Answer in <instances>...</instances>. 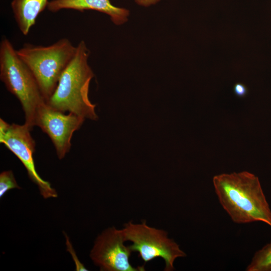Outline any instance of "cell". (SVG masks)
Segmentation results:
<instances>
[{
    "instance_id": "obj_6",
    "label": "cell",
    "mask_w": 271,
    "mask_h": 271,
    "mask_svg": "<svg viewBox=\"0 0 271 271\" xmlns=\"http://www.w3.org/2000/svg\"><path fill=\"white\" fill-rule=\"evenodd\" d=\"M31 129L26 123L10 124L1 118L0 142L22 162L29 178L38 186L43 198H56L58 195L55 189L49 182L43 180L36 171L33 158L35 142L31 136Z\"/></svg>"
},
{
    "instance_id": "obj_8",
    "label": "cell",
    "mask_w": 271,
    "mask_h": 271,
    "mask_svg": "<svg viewBox=\"0 0 271 271\" xmlns=\"http://www.w3.org/2000/svg\"><path fill=\"white\" fill-rule=\"evenodd\" d=\"M84 120V118L72 112L65 114L46 102L37 112L35 125L49 137L58 158L61 160L69 152L73 134L80 128Z\"/></svg>"
},
{
    "instance_id": "obj_5",
    "label": "cell",
    "mask_w": 271,
    "mask_h": 271,
    "mask_svg": "<svg viewBox=\"0 0 271 271\" xmlns=\"http://www.w3.org/2000/svg\"><path fill=\"white\" fill-rule=\"evenodd\" d=\"M125 241L132 252H137L145 263L160 257L165 261V271H172L174 263L179 257L187 256L180 245L168 236V233L161 229L148 225L146 220L140 223L132 221L124 224L122 229Z\"/></svg>"
},
{
    "instance_id": "obj_7",
    "label": "cell",
    "mask_w": 271,
    "mask_h": 271,
    "mask_svg": "<svg viewBox=\"0 0 271 271\" xmlns=\"http://www.w3.org/2000/svg\"><path fill=\"white\" fill-rule=\"evenodd\" d=\"M125 241L122 229H105L96 238L90 257L102 271L145 270L144 265L134 267L130 263L132 252Z\"/></svg>"
},
{
    "instance_id": "obj_1",
    "label": "cell",
    "mask_w": 271,
    "mask_h": 271,
    "mask_svg": "<svg viewBox=\"0 0 271 271\" xmlns=\"http://www.w3.org/2000/svg\"><path fill=\"white\" fill-rule=\"evenodd\" d=\"M219 202L233 222L260 221L271 227V210L257 177L247 171L223 173L213 178Z\"/></svg>"
},
{
    "instance_id": "obj_15",
    "label": "cell",
    "mask_w": 271,
    "mask_h": 271,
    "mask_svg": "<svg viewBox=\"0 0 271 271\" xmlns=\"http://www.w3.org/2000/svg\"><path fill=\"white\" fill-rule=\"evenodd\" d=\"M160 0H135L136 2L141 6L145 7L156 4Z\"/></svg>"
},
{
    "instance_id": "obj_10",
    "label": "cell",
    "mask_w": 271,
    "mask_h": 271,
    "mask_svg": "<svg viewBox=\"0 0 271 271\" xmlns=\"http://www.w3.org/2000/svg\"><path fill=\"white\" fill-rule=\"evenodd\" d=\"M48 0H13L11 7L17 25L27 35L39 15L47 7Z\"/></svg>"
},
{
    "instance_id": "obj_14",
    "label": "cell",
    "mask_w": 271,
    "mask_h": 271,
    "mask_svg": "<svg viewBox=\"0 0 271 271\" xmlns=\"http://www.w3.org/2000/svg\"><path fill=\"white\" fill-rule=\"evenodd\" d=\"M233 89L235 94L239 97H244L248 92V90L246 86L241 83H236Z\"/></svg>"
},
{
    "instance_id": "obj_13",
    "label": "cell",
    "mask_w": 271,
    "mask_h": 271,
    "mask_svg": "<svg viewBox=\"0 0 271 271\" xmlns=\"http://www.w3.org/2000/svg\"><path fill=\"white\" fill-rule=\"evenodd\" d=\"M66 238V245L67 250L71 254L72 259L75 264L76 270H88L85 266L79 260L76 252L72 246L71 242L69 241V238L66 233H64Z\"/></svg>"
},
{
    "instance_id": "obj_4",
    "label": "cell",
    "mask_w": 271,
    "mask_h": 271,
    "mask_svg": "<svg viewBox=\"0 0 271 271\" xmlns=\"http://www.w3.org/2000/svg\"><path fill=\"white\" fill-rule=\"evenodd\" d=\"M76 50L69 40L62 38L47 46L25 44L17 53L34 75L47 101Z\"/></svg>"
},
{
    "instance_id": "obj_3",
    "label": "cell",
    "mask_w": 271,
    "mask_h": 271,
    "mask_svg": "<svg viewBox=\"0 0 271 271\" xmlns=\"http://www.w3.org/2000/svg\"><path fill=\"white\" fill-rule=\"evenodd\" d=\"M0 79L20 101L25 123L32 129L37 112L46 101L34 75L7 38H3L0 44Z\"/></svg>"
},
{
    "instance_id": "obj_11",
    "label": "cell",
    "mask_w": 271,
    "mask_h": 271,
    "mask_svg": "<svg viewBox=\"0 0 271 271\" xmlns=\"http://www.w3.org/2000/svg\"><path fill=\"white\" fill-rule=\"evenodd\" d=\"M246 271H271V241L256 251Z\"/></svg>"
},
{
    "instance_id": "obj_2",
    "label": "cell",
    "mask_w": 271,
    "mask_h": 271,
    "mask_svg": "<svg viewBox=\"0 0 271 271\" xmlns=\"http://www.w3.org/2000/svg\"><path fill=\"white\" fill-rule=\"evenodd\" d=\"M89 51L85 42L76 46L75 54L62 73L57 87L46 103L52 108L68 111L83 118H97L95 105L88 97L89 87L94 73L88 64Z\"/></svg>"
},
{
    "instance_id": "obj_12",
    "label": "cell",
    "mask_w": 271,
    "mask_h": 271,
    "mask_svg": "<svg viewBox=\"0 0 271 271\" xmlns=\"http://www.w3.org/2000/svg\"><path fill=\"white\" fill-rule=\"evenodd\" d=\"M21 189L12 171H5L0 174V198L10 190Z\"/></svg>"
},
{
    "instance_id": "obj_9",
    "label": "cell",
    "mask_w": 271,
    "mask_h": 271,
    "mask_svg": "<svg viewBox=\"0 0 271 271\" xmlns=\"http://www.w3.org/2000/svg\"><path fill=\"white\" fill-rule=\"evenodd\" d=\"M47 8L54 13L62 9L80 12L97 11L108 15L112 22L117 25L126 22L129 15L127 10L112 5L109 0H52L49 2Z\"/></svg>"
}]
</instances>
